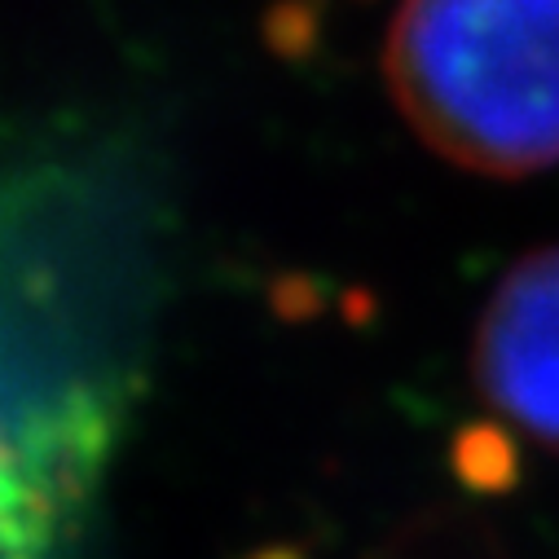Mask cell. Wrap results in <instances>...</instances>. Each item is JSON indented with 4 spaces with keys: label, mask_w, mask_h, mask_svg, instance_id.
Instances as JSON below:
<instances>
[{
    "label": "cell",
    "mask_w": 559,
    "mask_h": 559,
    "mask_svg": "<svg viewBox=\"0 0 559 559\" xmlns=\"http://www.w3.org/2000/svg\"><path fill=\"white\" fill-rule=\"evenodd\" d=\"M383 71L441 159L485 177L559 164V0H401Z\"/></svg>",
    "instance_id": "obj_1"
},
{
    "label": "cell",
    "mask_w": 559,
    "mask_h": 559,
    "mask_svg": "<svg viewBox=\"0 0 559 559\" xmlns=\"http://www.w3.org/2000/svg\"><path fill=\"white\" fill-rule=\"evenodd\" d=\"M119 396L102 379L36 374L0 340V559H67L106 480Z\"/></svg>",
    "instance_id": "obj_2"
},
{
    "label": "cell",
    "mask_w": 559,
    "mask_h": 559,
    "mask_svg": "<svg viewBox=\"0 0 559 559\" xmlns=\"http://www.w3.org/2000/svg\"><path fill=\"white\" fill-rule=\"evenodd\" d=\"M480 396L559 450V242L528 251L498 283L472 344Z\"/></svg>",
    "instance_id": "obj_3"
},
{
    "label": "cell",
    "mask_w": 559,
    "mask_h": 559,
    "mask_svg": "<svg viewBox=\"0 0 559 559\" xmlns=\"http://www.w3.org/2000/svg\"><path fill=\"white\" fill-rule=\"evenodd\" d=\"M450 463H454L459 480L476 493H502L520 480V454H515L511 437L493 424H472L467 432H459Z\"/></svg>",
    "instance_id": "obj_4"
},
{
    "label": "cell",
    "mask_w": 559,
    "mask_h": 559,
    "mask_svg": "<svg viewBox=\"0 0 559 559\" xmlns=\"http://www.w3.org/2000/svg\"><path fill=\"white\" fill-rule=\"evenodd\" d=\"M476 550H480L476 528L445 515L409 520L388 542V559H476Z\"/></svg>",
    "instance_id": "obj_5"
},
{
    "label": "cell",
    "mask_w": 559,
    "mask_h": 559,
    "mask_svg": "<svg viewBox=\"0 0 559 559\" xmlns=\"http://www.w3.org/2000/svg\"><path fill=\"white\" fill-rule=\"evenodd\" d=\"M318 32H322L318 0H277V5L264 14V45L277 58H305V53H313Z\"/></svg>",
    "instance_id": "obj_6"
},
{
    "label": "cell",
    "mask_w": 559,
    "mask_h": 559,
    "mask_svg": "<svg viewBox=\"0 0 559 559\" xmlns=\"http://www.w3.org/2000/svg\"><path fill=\"white\" fill-rule=\"evenodd\" d=\"M273 313L277 318H287V322H305L322 309V287L313 283V277L305 273H287V277H277L273 283Z\"/></svg>",
    "instance_id": "obj_7"
},
{
    "label": "cell",
    "mask_w": 559,
    "mask_h": 559,
    "mask_svg": "<svg viewBox=\"0 0 559 559\" xmlns=\"http://www.w3.org/2000/svg\"><path fill=\"white\" fill-rule=\"evenodd\" d=\"M242 559H309V555L300 546H260V550H251Z\"/></svg>",
    "instance_id": "obj_8"
}]
</instances>
